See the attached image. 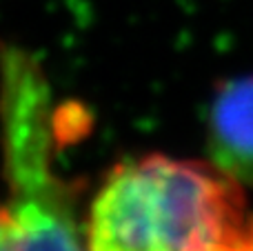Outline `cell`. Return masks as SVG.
Here are the masks:
<instances>
[{
	"instance_id": "1",
	"label": "cell",
	"mask_w": 253,
	"mask_h": 251,
	"mask_svg": "<svg viewBox=\"0 0 253 251\" xmlns=\"http://www.w3.org/2000/svg\"><path fill=\"white\" fill-rule=\"evenodd\" d=\"M245 227L240 182L162 154L109 169L84 213L89 251H236Z\"/></svg>"
},
{
	"instance_id": "2",
	"label": "cell",
	"mask_w": 253,
	"mask_h": 251,
	"mask_svg": "<svg viewBox=\"0 0 253 251\" xmlns=\"http://www.w3.org/2000/svg\"><path fill=\"white\" fill-rule=\"evenodd\" d=\"M56 111L40 65L0 44V138L9 220L0 251H89L76 187L56 171Z\"/></svg>"
},
{
	"instance_id": "3",
	"label": "cell",
	"mask_w": 253,
	"mask_h": 251,
	"mask_svg": "<svg viewBox=\"0 0 253 251\" xmlns=\"http://www.w3.org/2000/svg\"><path fill=\"white\" fill-rule=\"evenodd\" d=\"M211 163L240 185H253V76L220 84L207 116Z\"/></svg>"
},
{
	"instance_id": "4",
	"label": "cell",
	"mask_w": 253,
	"mask_h": 251,
	"mask_svg": "<svg viewBox=\"0 0 253 251\" xmlns=\"http://www.w3.org/2000/svg\"><path fill=\"white\" fill-rule=\"evenodd\" d=\"M236 251H253V220H247L245 234H242V240Z\"/></svg>"
},
{
	"instance_id": "5",
	"label": "cell",
	"mask_w": 253,
	"mask_h": 251,
	"mask_svg": "<svg viewBox=\"0 0 253 251\" xmlns=\"http://www.w3.org/2000/svg\"><path fill=\"white\" fill-rule=\"evenodd\" d=\"M7 220H9V207H7V200H0V243H2L4 229H7Z\"/></svg>"
}]
</instances>
